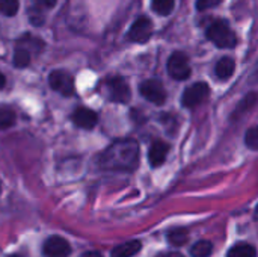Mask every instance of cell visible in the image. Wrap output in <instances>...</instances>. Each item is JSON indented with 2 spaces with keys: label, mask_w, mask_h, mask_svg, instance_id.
<instances>
[{
  "label": "cell",
  "mask_w": 258,
  "mask_h": 257,
  "mask_svg": "<svg viewBox=\"0 0 258 257\" xmlns=\"http://www.w3.org/2000/svg\"><path fill=\"white\" fill-rule=\"evenodd\" d=\"M82 257H103L98 251H88V253H85Z\"/></svg>",
  "instance_id": "27"
},
{
  "label": "cell",
  "mask_w": 258,
  "mask_h": 257,
  "mask_svg": "<svg viewBox=\"0 0 258 257\" xmlns=\"http://www.w3.org/2000/svg\"><path fill=\"white\" fill-rule=\"evenodd\" d=\"M48 83L56 92L62 94L63 97H70L74 94V80L71 74L63 70L51 71L48 76Z\"/></svg>",
  "instance_id": "4"
},
{
  "label": "cell",
  "mask_w": 258,
  "mask_h": 257,
  "mask_svg": "<svg viewBox=\"0 0 258 257\" xmlns=\"http://www.w3.org/2000/svg\"><path fill=\"white\" fill-rule=\"evenodd\" d=\"M168 73L175 80H186L190 76L189 59L184 53L175 52L168 59Z\"/></svg>",
  "instance_id": "3"
},
{
  "label": "cell",
  "mask_w": 258,
  "mask_h": 257,
  "mask_svg": "<svg viewBox=\"0 0 258 257\" xmlns=\"http://www.w3.org/2000/svg\"><path fill=\"white\" fill-rule=\"evenodd\" d=\"M5 83H6V79H5V76H3V74L0 73V89H2L3 86H5Z\"/></svg>",
  "instance_id": "28"
},
{
  "label": "cell",
  "mask_w": 258,
  "mask_h": 257,
  "mask_svg": "<svg viewBox=\"0 0 258 257\" xmlns=\"http://www.w3.org/2000/svg\"><path fill=\"white\" fill-rule=\"evenodd\" d=\"M234 70H236V64H234V61H233L231 58H228V56L219 59L218 64H216V67H215L216 76H218L219 79H230V77L233 76Z\"/></svg>",
  "instance_id": "13"
},
{
  "label": "cell",
  "mask_w": 258,
  "mask_h": 257,
  "mask_svg": "<svg viewBox=\"0 0 258 257\" xmlns=\"http://www.w3.org/2000/svg\"><path fill=\"white\" fill-rule=\"evenodd\" d=\"M245 144L251 150H258V126L251 127L245 135Z\"/></svg>",
  "instance_id": "21"
},
{
  "label": "cell",
  "mask_w": 258,
  "mask_h": 257,
  "mask_svg": "<svg viewBox=\"0 0 258 257\" xmlns=\"http://www.w3.org/2000/svg\"><path fill=\"white\" fill-rule=\"evenodd\" d=\"M157 257H183L180 253H177V251H169V253H162V254H159Z\"/></svg>",
  "instance_id": "26"
},
{
  "label": "cell",
  "mask_w": 258,
  "mask_h": 257,
  "mask_svg": "<svg viewBox=\"0 0 258 257\" xmlns=\"http://www.w3.org/2000/svg\"><path fill=\"white\" fill-rule=\"evenodd\" d=\"M29 18H30V21H32L35 26H41V24L44 23V15L41 14V11H39V9L30 11V14H29Z\"/></svg>",
  "instance_id": "24"
},
{
  "label": "cell",
  "mask_w": 258,
  "mask_h": 257,
  "mask_svg": "<svg viewBox=\"0 0 258 257\" xmlns=\"http://www.w3.org/2000/svg\"><path fill=\"white\" fill-rule=\"evenodd\" d=\"M39 5H42V6H47V8H51V6H54L56 5V2L57 0H36Z\"/></svg>",
  "instance_id": "25"
},
{
  "label": "cell",
  "mask_w": 258,
  "mask_h": 257,
  "mask_svg": "<svg viewBox=\"0 0 258 257\" xmlns=\"http://www.w3.org/2000/svg\"><path fill=\"white\" fill-rule=\"evenodd\" d=\"M168 153H169V145L166 142L154 141L148 151V161L153 167H160L162 164H165Z\"/></svg>",
  "instance_id": "11"
},
{
  "label": "cell",
  "mask_w": 258,
  "mask_h": 257,
  "mask_svg": "<svg viewBox=\"0 0 258 257\" xmlns=\"http://www.w3.org/2000/svg\"><path fill=\"white\" fill-rule=\"evenodd\" d=\"M141 94L144 98H147L148 101H151L154 105H163L166 100V91H165L163 85L156 79H150V80L142 82Z\"/></svg>",
  "instance_id": "7"
},
{
  "label": "cell",
  "mask_w": 258,
  "mask_h": 257,
  "mask_svg": "<svg viewBox=\"0 0 258 257\" xmlns=\"http://www.w3.org/2000/svg\"><path fill=\"white\" fill-rule=\"evenodd\" d=\"M71 254V245L62 236H50L44 242L45 257H68Z\"/></svg>",
  "instance_id": "9"
},
{
  "label": "cell",
  "mask_w": 258,
  "mask_h": 257,
  "mask_svg": "<svg viewBox=\"0 0 258 257\" xmlns=\"http://www.w3.org/2000/svg\"><path fill=\"white\" fill-rule=\"evenodd\" d=\"M255 101H257V94H255V92L248 94V95L243 98V101L240 103V106L237 108V112H245V108H246V109L251 108Z\"/></svg>",
  "instance_id": "22"
},
{
  "label": "cell",
  "mask_w": 258,
  "mask_h": 257,
  "mask_svg": "<svg viewBox=\"0 0 258 257\" xmlns=\"http://www.w3.org/2000/svg\"><path fill=\"white\" fill-rule=\"evenodd\" d=\"M212 251H213L212 242H209V241H200V242H197L192 247L190 254H192V257H209L212 254Z\"/></svg>",
  "instance_id": "16"
},
{
  "label": "cell",
  "mask_w": 258,
  "mask_h": 257,
  "mask_svg": "<svg viewBox=\"0 0 258 257\" xmlns=\"http://www.w3.org/2000/svg\"><path fill=\"white\" fill-rule=\"evenodd\" d=\"M175 6V0H153L151 8L159 15H169Z\"/></svg>",
  "instance_id": "15"
},
{
  "label": "cell",
  "mask_w": 258,
  "mask_h": 257,
  "mask_svg": "<svg viewBox=\"0 0 258 257\" xmlns=\"http://www.w3.org/2000/svg\"><path fill=\"white\" fill-rule=\"evenodd\" d=\"M153 35V23L147 17H139L128 30V39L133 42H147Z\"/></svg>",
  "instance_id": "8"
},
{
  "label": "cell",
  "mask_w": 258,
  "mask_h": 257,
  "mask_svg": "<svg viewBox=\"0 0 258 257\" xmlns=\"http://www.w3.org/2000/svg\"><path fill=\"white\" fill-rule=\"evenodd\" d=\"M221 2L222 0H197V9L198 11H206V9L218 6Z\"/></svg>",
  "instance_id": "23"
},
{
  "label": "cell",
  "mask_w": 258,
  "mask_h": 257,
  "mask_svg": "<svg viewBox=\"0 0 258 257\" xmlns=\"http://www.w3.org/2000/svg\"><path fill=\"white\" fill-rule=\"evenodd\" d=\"M73 121L80 129H94L98 121V115L88 108H77L73 114Z\"/></svg>",
  "instance_id": "10"
},
{
  "label": "cell",
  "mask_w": 258,
  "mask_h": 257,
  "mask_svg": "<svg viewBox=\"0 0 258 257\" xmlns=\"http://www.w3.org/2000/svg\"><path fill=\"white\" fill-rule=\"evenodd\" d=\"M227 257H257V250L251 244L240 242V244H236L234 247L230 248Z\"/></svg>",
  "instance_id": "14"
},
{
  "label": "cell",
  "mask_w": 258,
  "mask_h": 257,
  "mask_svg": "<svg viewBox=\"0 0 258 257\" xmlns=\"http://www.w3.org/2000/svg\"><path fill=\"white\" fill-rule=\"evenodd\" d=\"M18 0H0V12L6 17H14L18 12Z\"/></svg>",
  "instance_id": "20"
},
{
  "label": "cell",
  "mask_w": 258,
  "mask_h": 257,
  "mask_svg": "<svg viewBox=\"0 0 258 257\" xmlns=\"http://www.w3.org/2000/svg\"><path fill=\"white\" fill-rule=\"evenodd\" d=\"M141 248L142 244L139 241H130L115 247L110 253V257H133L141 251Z\"/></svg>",
  "instance_id": "12"
},
{
  "label": "cell",
  "mask_w": 258,
  "mask_h": 257,
  "mask_svg": "<svg viewBox=\"0 0 258 257\" xmlns=\"http://www.w3.org/2000/svg\"><path fill=\"white\" fill-rule=\"evenodd\" d=\"M207 38L221 48H233L237 44L236 35L225 20H215L207 27Z\"/></svg>",
  "instance_id": "2"
},
{
  "label": "cell",
  "mask_w": 258,
  "mask_h": 257,
  "mask_svg": "<svg viewBox=\"0 0 258 257\" xmlns=\"http://www.w3.org/2000/svg\"><path fill=\"white\" fill-rule=\"evenodd\" d=\"M106 89H107V94H109V98L115 103H127L130 100V86L128 83L119 77V76H115V77H110L107 79L106 82Z\"/></svg>",
  "instance_id": "5"
},
{
  "label": "cell",
  "mask_w": 258,
  "mask_h": 257,
  "mask_svg": "<svg viewBox=\"0 0 258 257\" xmlns=\"http://www.w3.org/2000/svg\"><path fill=\"white\" fill-rule=\"evenodd\" d=\"M168 241L169 244L175 245V247H180L183 244H186L187 241V232L184 229H175L172 232L168 233Z\"/></svg>",
  "instance_id": "19"
},
{
  "label": "cell",
  "mask_w": 258,
  "mask_h": 257,
  "mask_svg": "<svg viewBox=\"0 0 258 257\" xmlns=\"http://www.w3.org/2000/svg\"><path fill=\"white\" fill-rule=\"evenodd\" d=\"M209 94H210L209 85L204 83V82H198V83L190 85V86L183 92L181 103H183V106H186V108H197L198 105H201V103L206 101V98L209 97Z\"/></svg>",
  "instance_id": "6"
},
{
  "label": "cell",
  "mask_w": 258,
  "mask_h": 257,
  "mask_svg": "<svg viewBox=\"0 0 258 257\" xmlns=\"http://www.w3.org/2000/svg\"><path fill=\"white\" fill-rule=\"evenodd\" d=\"M15 123V114L9 108H0V130L9 129Z\"/></svg>",
  "instance_id": "18"
},
{
  "label": "cell",
  "mask_w": 258,
  "mask_h": 257,
  "mask_svg": "<svg viewBox=\"0 0 258 257\" xmlns=\"http://www.w3.org/2000/svg\"><path fill=\"white\" fill-rule=\"evenodd\" d=\"M30 64V53L27 48H17L14 53V65L17 68H24Z\"/></svg>",
  "instance_id": "17"
},
{
  "label": "cell",
  "mask_w": 258,
  "mask_h": 257,
  "mask_svg": "<svg viewBox=\"0 0 258 257\" xmlns=\"http://www.w3.org/2000/svg\"><path fill=\"white\" fill-rule=\"evenodd\" d=\"M139 164V144L133 139H121L113 142L100 158L104 170L133 171Z\"/></svg>",
  "instance_id": "1"
},
{
  "label": "cell",
  "mask_w": 258,
  "mask_h": 257,
  "mask_svg": "<svg viewBox=\"0 0 258 257\" xmlns=\"http://www.w3.org/2000/svg\"><path fill=\"white\" fill-rule=\"evenodd\" d=\"M257 214H258V206H257Z\"/></svg>",
  "instance_id": "29"
}]
</instances>
